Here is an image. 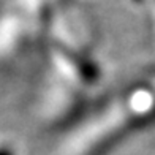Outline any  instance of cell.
Returning a JSON list of instances; mask_svg holds the SVG:
<instances>
[{"mask_svg":"<svg viewBox=\"0 0 155 155\" xmlns=\"http://www.w3.org/2000/svg\"><path fill=\"white\" fill-rule=\"evenodd\" d=\"M108 94V63L94 16L76 2L60 6L37 62L30 103L37 128L63 133Z\"/></svg>","mask_w":155,"mask_h":155,"instance_id":"cell-1","label":"cell"},{"mask_svg":"<svg viewBox=\"0 0 155 155\" xmlns=\"http://www.w3.org/2000/svg\"><path fill=\"white\" fill-rule=\"evenodd\" d=\"M65 0H5L0 8V71L37 65L59 6Z\"/></svg>","mask_w":155,"mask_h":155,"instance_id":"cell-2","label":"cell"},{"mask_svg":"<svg viewBox=\"0 0 155 155\" xmlns=\"http://www.w3.org/2000/svg\"><path fill=\"white\" fill-rule=\"evenodd\" d=\"M0 155H19L16 143L5 135H0Z\"/></svg>","mask_w":155,"mask_h":155,"instance_id":"cell-3","label":"cell"},{"mask_svg":"<svg viewBox=\"0 0 155 155\" xmlns=\"http://www.w3.org/2000/svg\"><path fill=\"white\" fill-rule=\"evenodd\" d=\"M5 3V0H0V8H2V5Z\"/></svg>","mask_w":155,"mask_h":155,"instance_id":"cell-4","label":"cell"},{"mask_svg":"<svg viewBox=\"0 0 155 155\" xmlns=\"http://www.w3.org/2000/svg\"><path fill=\"white\" fill-rule=\"evenodd\" d=\"M76 2H78V0H76Z\"/></svg>","mask_w":155,"mask_h":155,"instance_id":"cell-5","label":"cell"}]
</instances>
